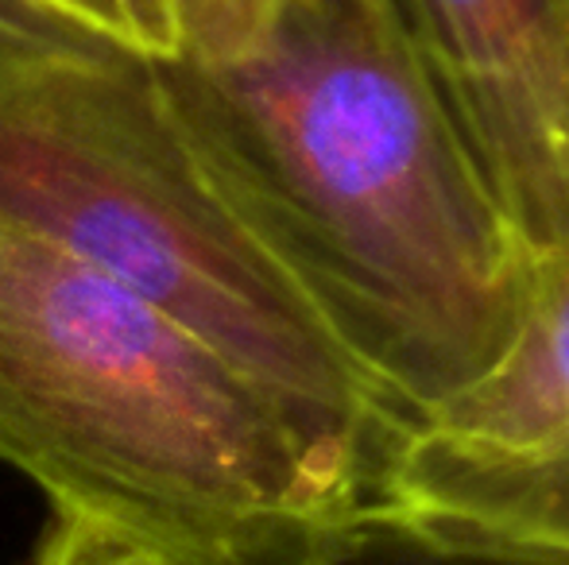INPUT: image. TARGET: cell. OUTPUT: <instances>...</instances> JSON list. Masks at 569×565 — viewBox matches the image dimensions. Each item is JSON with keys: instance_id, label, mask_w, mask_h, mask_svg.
Here are the masks:
<instances>
[{"instance_id": "9", "label": "cell", "mask_w": 569, "mask_h": 565, "mask_svg": "<svg viewBox=\"0 0 569 565\" xmlns=\"http://www.w3.org/2000/svg\"><path fill=\"white\" fill-rule=\"evenodd\" d=\"M43 31H59L31 12L23 0H0V36H43Z\"/></svg>"}, {"instance_id": "10", "label": "cell", "mask_w": 569, "mask_h": 565, "mask_svg": "<svg viewBox=\"0 0 569 565\" xmlns=\"http://www.w3.org/2000/svg\"><path fill=\"white\" fill-rule=\"evenodd\" d=\"M140 565H159V562H148V558H143V562H140Z\"/></svg>"}, {"instance_id": "8", "label": "cell", "mask_w": 569, "mask_h": 565, "mask_svg": "<svg viewBox=\"0 0 569 565\" xmlns=\"http://www.w3.org/2000/svg\"><path fill=\"white\" fill-rule=\"evenodd\" d=\"M143 558L136 551H128L124 543L101 535V531L86 527L67 515H54V523L47 527L39 554L31 565H140Z\"/></svg>"}, {"instance_id": "6", "label": "cell", "mask_w": 569, "mask_h": 565, "mask_svg": "<svg viewBox=\"0 0 569 565\" xmlns=\"http://www.w3.org/2000/svg\"><path fill=\"white\" fill-rule=\"evenodd\" d=\"M318 565H569V551L380 507L352 523Z\"/></svg>"}, {"instance_id": "4", "label": "cell", "mask_w": 569, "mask_h": 565, "mask_svg": "<svg viewBox=\"0 0 569 565\" xmlns=\"http://www.w3.org/2000/svg\"><path fill=\"white\" fill-rule=\"evenodd\" d=\"M388 507L569 551V252L531 268L496 361L411 426Z\"/></svg>"}, {"instance_id": "1", "label": "cell", "mask_w": 569, "mask_h": 565, "mask_svg": "<svg viewBox=\"0 0 569 565\" xmlns=\"http://www.w3.org/2000/svg\"><path fill=\"white\" fill-rule=\"evenodd\" d=\"M194 163L407 423L480 376L531 256L383 0H171Z\"/></svg>"}, {"instance_id": "7", "label": "cell", "mask_w": 569, "mask_h": 565, "mask_svg": "<svg viewBox=\"0 0 569 565\" xmlns=\"http://www.w3.org/2000/svg\"><path fill=\"white\" fill-rule=\"evenodd\" d=\"M51 28L136 59H167L179 43L171 0H23Z\"/></svg>"}, {"instance_id": "2", "label": "cell", "mask_w": 569, "mask_h": 565, "mask_svg": "<svg viewBox=\"0 0 569 565\" xmlns=\"http://www.w3.org/2000/svg\"><path fill=\"white\" fill-rule=\"evenodd\" d=\"M0 461L159 565H318L388 481L171 314L0 218Z\"/></svg>"}, {"instance_id": "5", "label": "cell", "mask_w": 569, "mask_h": 565, "mask_svg": "<svg viewBox=\"0 0 569 565\" xmlns=\"http://www.w3.org/2000/svg\"><path fill=\"white\" fill-rule=\"evenodd\" d=\"M531 264L569 252V0H383Z\"/></svg>"}, {"instance_id": "3", "label": "cell", "mask_w": 569, "mask_h": 565, "mask_svg": "<svg viewBox=\"0 0 569 565\" xmlns=\"http://www.w3.org/2000/svg\"><path fill=\"white\" fill-rule=\"evenodd\" d=\"M0 218L171 314L391 481L411 423L218 198L148 59L70 31L0 36Z\"/></svg>"}]
</instances>
